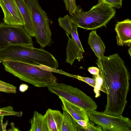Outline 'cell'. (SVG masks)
Instances as JSON below:
<instances>
[{
  "label": "cell",
  "instance_id": "cell-1",
  "mask_svg": "<svg viewBox=\"0 0 131 131\" xmlns=\"http://www.w3.org/2000/svg\"><path fill=\"white\" fill-rule=\"evenodd\" d=\"M96 63L103 82L100 90L107 94L103 113L114 116L122 115L127 102L130 74L117 53L98 58Z\"/></svg>",
  "mask_w": 131,
  "mask_h": 131
},
{
  "label": "cell",
  "instance_id": "cell-2",
  "mask_svg": "<svg viewBox=\"0 0 131 131\" xmlns=\"http://www.w3.org/2000/svg\"><path fill=\"white\" fill-rule=\"evenodd\" d=\"M2 62L6 71L34 86L48 87L57 83L52 72L37 66L12 61Z\"/></svg>",
  "mask_w": 131,
  "mask_h": 131
},
{
  "label": "cell",
  "instance_id": "cell-3",
  "mask_svg": "<svg viewBox=\"0 0 131 131\" xmlns=\"http://www.w3.org/2000/svg\"><path fill=\"white\" fill-rule=\"evenodd\" d=\"M115 14L113 7L101 3L93 6L86 12L84 11L80 5H77L70 17L78 27L86 30H93L105 26Z\"/></svg>",
  "mask_w": 131,
  "mask_h": 131
},
{
  "label": "cell",
  "instance_id": "cell-4",
  "mask_svg": "<svg viewBox=\"0 0 131 131\" xmlns=\"http://www.w3.org/2000/svg\"><path fill=\"white\" fill-rule=\"evenodd\" d=\"M23 1L34 24L36 41L41 47H45L51 40V32L47 14L39 5L38 0Z\"/></svg>",
  "mask_w": 131,
  "mask_h": 131
},
{
  "label": "cell",
  "instance_id": "cell-5",
  "mask_svg": "<svg viewBox=\"0 0 131 131\" xmlns=\"http://www.w3.org/2000/svg\"><path fill=\"white\" fill-rule=\"evenodd\" d=\"M48 88L51 93L84 109L86 111L96 110L97 109V105L93 99L77 88L57 82Z\"/></svg>",
  "mask_w": 131,
  "mask_h": 131
},
{
  "label": "cell",
  "instance_id": "cell-6",
  "mask_svg": "<svg viewBox=\"0 0 131 131\" xmlns=\"http://www.w3.org/2000/svg\"><path fill=\"white\" fill-rule=\"evenodd\" d=\"M89 120L103 131H131V121L122 115L114 116L93 110L86 111Z\"/></svg>",
  "mask_w": 131,
  "mask_h": 131
},
{
  "label": "cell",
  "instance_id": "cell-7",
  "mask_svg": "<svg viewBox=\"0 0 131 131\" xmlns=\"http://www.w3.org/2000/svg\"><path fill=\"white\" fill-rule=\"evenodd\" d=\"M20 45L34 47L31 36L24 26L0 23V49L10 45Z\"/></svg>",
  "mask_w": 131,
  "mask_h": 131
},
{
  "label": "cell",
  "instance_id": "cell-8",
  "mask_svg": "<svg viewBox=\"0 0 131 131\" xmlns=\"http://www.w3.org/2000/svg\"><path fill=\"white\" fill-rule=\"evenodd\" d=\"M4 22L10 25L24 26L25 23L15 0H0Z\"/></svg>",
  "mask_w": 131,
  "mask_h": 131
},
{
  "label": "cell",
  "instance_id": "cell-9",
  "mask_svg": "<svg viewBox=\"0 0 131 131\" xmlns=\"http://www.w3.org/2000/svg\"><path fill=\"white\" fill-rule=\"evenodd\" d=\"M116 39L118 46H123L125 44L130 47L131 20L127 19L118 22L115 25Z\"/></svg>",
  "mask_w": 131,
  "mask_h": 131
},
{
  "label": "cell",
  "instance_id": "cell-10",
  "mask_svg": "<svg viewBox=\"0 0 131 131\" xmlns=\"http://www.w3.org/2000/svg\"><path fill=\"white\" fill-rule=\"evenodd\" d=\"M44 116L49 131H61L62 113L60 111L49 108Z\"/></svg>",
  "mask_w": 131,
  "mask_h": 131
},
{
  "label": "cell",
  "instance_id": "cell-11",
  "mask_svg": "<svg viewBox=\"0 0 131 131\" xmlns=\"http://www.w3.org/2000/svg\"><path fill=\"white\" fill-rule=\"evenodd\" d=\"M24 19V28L31 36L35 37L36 33L35 26L30 14L23 0H15Z\"/></svg>",
  "mask_w": 131,
  "mask_h": 131
},
{
  "label": "cell",
  "instance_id": "cell-12",
  "mask_svg": "<svg viewBox=\"0 0 131 131\" xmlns=\"http://www.w3.org/2000/svg\"><path fill=\"white\" fill-rule=\"evenodd\" d=\"M62 105V108L69 114L75 120H82L89 121L86 111L84 109L72 104L59 96Z\"/></svg>",
  "mask_w": 131,
  "mask_h": 131
},
{
  "label": "cell",
  "instance_id": "cell-13",
  "mask_svg": "<svg viewBox=\"0 0 131 131\" xmlns=\"http://www.w3.org/2000/svg\"><path fill=\"white\" fill-rule=\"evenodd\" d=\"M68 38L66 48V62L72 65L75 60L79 62L83 59V52L79 48L72 36V38L67 35Z\"/></svg>",
  "mask_w": 131,
  "mask_h": 131
},
{
  "label": "cell",
  "instance_id": "cell-14",
  "mask_svg": "<svg viewBox=\"0 0 131 131\" xmlns=\"http://www.w3.org/2000/svg\"><path fill=\"white\" fill-rule=\"evenodd\" d=\"M88 43L98 58L104 56L105 47L101 37L97 34L96 30H93L90 33Z\"/></svg>",
  "mask_w": 131,
  "mask_h": 131
},
{
  "label": "cell",
  "instance_id": "cell-15",
  "mask_svg": "<svg viewBox=\"0 0 131 131\" xmlns=\"http://www.w3.org/2000/svg\"><path fill=\"white\" fill-rule=\"evenodd\" d=\"M30 121L31 126L30 131H49L44 115L37 111L34 112Z\"/></svg>",
  "mask_w": 131,
  "mask_h": 131
},
{
  "label": "cell",
  "instance_id": "cell-16",
  "mask_svg": "<svg viewBox=\"0 0 131 131\" xmlns=\"http://www.w3.org/2000/svg\"><path fill=\"white\" fill-rule=\"evenodd\" d=\"M77 123L68 113L63 110L61 131H78Z\"/></svg>",
  "mask_w": 131,
  "mask_h": 131
},
{
  "label": "cell",
  "instance_id": "cell-17",
  "mask_svg": "<svg viewBox=\"0 0 131 131\" xmlns=\"http://www.w3.org/2000/svg\"><path fill=\"white\" fill-rule=\"evenodd\" d=\"M22 114L23 113L21 112L14 111L13 107L11 106L0 108V116L13 115L20 117Z\"/></svg>",
  "mask_w": 131,
  "mask_h": 131
},
{
  "label": "cell",
  "instance_id": "cell-18",
  "mask_svg": "<svg viewBox=\"0 0 131 131\" xmlns=\"http://www.w3.org/2000/svg\"><path fill=\"white\" fill-rule=\"evenodd\" d=\"M16 89L15 86L0 80V92L7 93H16Z\"/></svg>",
  "mask_w": 131,
  "mask_h": 131
},
{
  "label": "cell",
  "instance_id": "cell-19",
  "mask_svg": "<svg viewBox=\"0 0 131 131\" xmlns=\"http://www.w3.org/2000/svg\"><path fill=\"white\" fill-rule=\"evenodd\" d=\"M77 126L78 131H102L100 127L97 125L95 126L93 123L90 121L87 122V125L85 127H82L77 123Z\"/></svg>",
  "mask_w": 131,
  "mask_h": 131
},
{
  "label": "cell",
  "instance_id": "cell-20",
  "mask_svg": "<svg viewBox=\"0 0 131 131\" xmlns=\"http://www.w3.org/2000/svg\"><path fill=\"white\" fill-rule=\"evenodd\" d=\"M93 77L96 80V83L94 91L95 94V97L97 98L100 95V91L103 82L102 78L100 74L98 75H94Z\"/></svg>",
  "mask_w": 131,
  "mask_h": 131
},
{
  "label": "cell",
  "instance_id": "cell-21",
  "mask_svg": "<svg viewBox=\"0 0 131 131\" xmlns=\"http://www.w3.org/2000/svg\"><path fill=\"white\" fill-rule=\"evenodd\" d=\"M78 26L74 23L73 22L72 25V30L70 35L72 36L75 41L81 50L84 53V51L82 47L80 40L78 36L77 31Z\"/></svg>",
  "mask_w": 131,
  "mask_h": 131
},
{
  "label": "cell",
  "instance_id": "cell-22",
  "mask_svg": "<svg viewBox=\"0 0 131 131\" xmlns=\"http://www.w3.org/2000/svg\"><path fill=\"white\" fill-rule=\"evenodd\" d=\"M98 3H105L113 7L119 9L122 7V0H97Z\"/></svg>",
  "mask_w": 131,
  "mask_h": 131
},
{
  "label": "cell",
  "instance_id": "cell-23",
  "mask_svg": "<svg viewBox=\"0 0 131 131\" xmlns=\"http://www.w3.org/2000/svg\"><path fill=\"white\" fill-rule=\"evenodd\" d=\"M63 0L67 9L70 15H71L77 7L75 0Z\"/></svg>",
  "mask_w": 131,
  "mask_h": 131
},
{
  "label": "cell",
  "instance_id": "cell-24",
  "mask_svg": "<svg viewBox=\"0 0 131 131\" xmlns=\"http://www.w3.org/2000/svg\"><path fill=\"white\" fill-rule=\"evenodd\" d=\"M74 78L84 82L90 86L94 88L96 83V80L95 78H91L89 77H85L77 75H75Z\"/></svg>",
  "mask_w": 131,
  "mask_h": 131
},
{
  "label": "cell",
  "instance_id": "cell-25",
  "mask_svg": "<svg viewBox=\"0 0 131 131\" xmlns=\"http://www.w3.org/2000/svg\"><path fill=\"white\" fill-rule=\"evenodd\" d=\"M4 116H0V131L7 130L6 127L8 125L7 122H6L5 124L3 123V119Z\"/></svg>",
  "mask_w": 131,
  "mask_h": 131
},
{
  "label": "cell",
  "instance_id": "cell-26",
  "mask_svg": "<svg viewBox=\"0 0 131 131\" xmlns=\"http://www.w3.org/2000/svg\"><path fill=\"white\" fill-rule=\"evenodd\" d=\"M88 70L93 75H98L99 74L100 70L96 67H90L88 69Z\"/></svg>",
  "mask_w": 131,
  "mask_h": 131
},
{
  "label": "cell",
  "instance_id": "cell-27",
  "mask_svg": "<svg viewBox=\"0 0 131 131\" xmlns=\"http://www.w3.org/2000/svg\"><path fill=\"white\" fill-rule=\"evenodd\" d=\"M75 121L77 124L82 127H85L87 125V122L85 120H81Z\"/></svg>",
  "mask_w": 131,
  "mask_h": 131
},
{
  "label": "cell",
  "instance_id": "cell-28",
  "mask_svg": "<svg viewBox=\"0 0 131 131\" xmlns=\"http://www.w3.org/2000/svg\"><path fill=\"white\" fill-rule=\"evenodd\" d=\"M19 88L20 91L24 92L28 89V86L27 85L23 84L20 85Z\"/></svg>",
  "mask_w": 131,
  "mask_h": 131
},
{
  "label": "cell",
  "instance_id": "cell-29",
  "mask_svg": "<svg viewBox=\"0 0 131 131\" xmlns=\"http://www.w3.org/2000/svg\"><path fill=\"white\" fill-rule=\"evenodd\" d=\"M131 47H130V48L128 50V52L130 55V57H131Z\"/></svg>",
  "mask_w": 131,
  "mask_h": 131
},
{
  "label": "cell",
  "instance_id": "cell-30",
  "mask_svg": "<svg viewBox=\"0 0 131 131\" xmlns=\"http://www.w3.org/2000/svg\"><path fill=\"white\" fill-rule=\"evenodd\" d=\"M1 62V61H0V63Z\"/></svg>",
  "mask_w": 131,
  "mask_h": 131
}]
</instances>
